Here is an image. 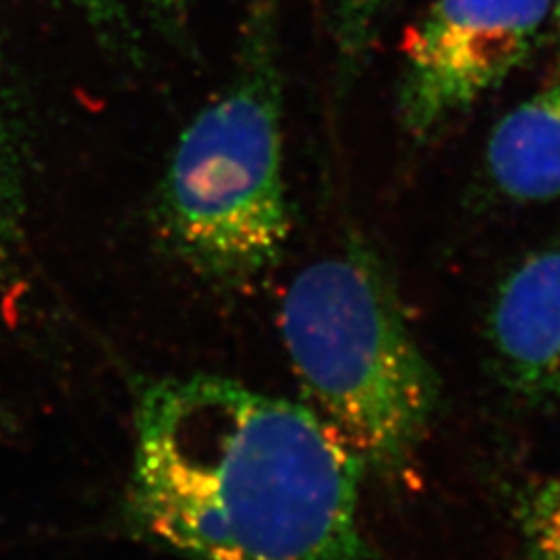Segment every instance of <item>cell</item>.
I'll use <instances>...</instances> for the list:
<instances>
[{"label":"cell","mask_w":560,"mask_h":560,"mask_svg":"<svg viewBox=\"0 0 560 560\" xmlns=\"http://www.w3.org/2000/svg\"><path fill=\"white\" fill-rule=\"evenodd\" d=\"M102 42L104 50L125 65L141 62V32L131 13V0H62Z\"/></svg>","instance_id":"9"},{"label":"cell","mask_w":560,"mask_h":560,"mask_svg":"<svg viewBox=\"0 0 560 560\" xmlns=\"http://www.w3.org/2000/svg\"><path fill=\"white\" fill-rule=\"evenodd\" d=\"M386 4L388 0H335L332 32L340 80L358 73Z\"/></svg>","instance_id":"10"},{"label":"cell","mask_w":560,"mask_h":560,"mask_svg":"<svg viewBox=\"0 0 560 560\" xmlns=\"http://www.w3.org/2000/svg\"><path fill=\"white\" fill-rule=\"evenodd\" d=\"M363 478L303 402L210 374L138 382L127 511L185 560H384Z\"/></svg>","instance_id":"1"},{"label":"cell","mask_w":560,"mask_h":560,"mask_svg":"<svg viewBox=\"0 0 560 560\" xmlns=\"http://www.w3.org/2000/svg\"><path fill=\"white\" fill-rule=\"evenodd\" d=\"M486 162L490 179L511 200L560 198V83L513 108L494 127Z\"/></svg>","instance_id":"6"},{"label":"cell","mask_w":560,"mask_h":560,"mask_svg":"<svg viewBox=\"0 0 560 560\" xmlns=\"http://www.w3.org/2000/svg\"><path fill=\"white\" fill-rule=\"evenodd\" d=\"M552 0H434L402 42L397 113L413 140L434 133L515 71Z\"/></svg>","instance_id":"4"},{"label":"cell","mask_w":560,"mask_h":560,"mask_svg":"<svg viewBox=\"0 0 560 560\" xmlns=\"http://www.w3.org/2000/svg\"><path fill=\"white\" fill-rule=\"evenodd\" d=\"M552 11H555V20H557V30H559L560 42V0H552Z\"/></svg>","instance_id":"12"},{"label":"cell","mask_w":560,"mask_h":560,"mask_svg":"<svg viewBox=\"0 0 560 560\" xmlns=\"http://www.w3.org/2000/svg\"><path fill=\"white\" fill-rule=\"evenodd\" d=\"M280 0H247L229 80L183 133L162 175L154 224L191 272L243 287L291 237L282 171Z\"/></svg>","instance_id":"3"},{"label":"cell","mask_w":560,"mask_h":560,"mask_svg":"<svg viewBox=\"0 0 560 560\" xmlns=\"http://www.w3.org/2000/svg\"><path fill=\"white\" fill-rule=\"evenodd\" d=\"M521 536L532 560H560V478L538 481L521 494Z\"/></svg>","instance_id":"8"},{"label":"cell","mask_w":560,"mask_h":560,"mask_svg":"<svg viewBox=\"0 0 560 560\" xmlns=\"http://www.w3.org/2000/svg\"><path fill=\"white\" fill-rule=\"evenodd\" d=\"M133 2V0H131ZM141 15L166 42L185 46L189 42V2L187 0H136Z\"/></svg>","instance_id":"11"},{"label":"cell","mask_w":560,"mask_h":560,"mask_svg":"<svg viewBox=\"0 0 560 560\" xmlns=\"http://www.w3.org/2000/svg\"><path fill=\"white\" fill-rule=\"evenodd\" d=\"M279 326L307 407L365 474L400 478L441 390L376 247L349 235L307 264L282 298Z\"/></svg>","instance_id":"2"},{"label":"cell","mask_w":560,"mask_h":560,"mask_svg":"<svg viewBox=\"0 0 560 560\" xmlns=\"http://www.w3.org/2000/svg\"><path fill=\"white\" fill-rule=\"evenodd\" d=\"M23 185L15 122L0 83V295L20 279L23 254Z\"/></svg>","instance_id":"7"},{"label":"cell","mask_w":560,"mask_h":560,"mask_svg":"<svg viewBox=\"0 0 560 560\" xmlns=\"http://www.w3.org/2000/svg\"><path fill=\"white\" fill-rule=\"evenodd\" d=\"M488 337L506 384L560 409V241L529 254L502 280Z\"/></svg>","instance_id":"5"}]
</instances>
